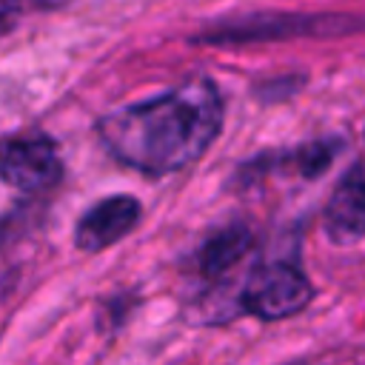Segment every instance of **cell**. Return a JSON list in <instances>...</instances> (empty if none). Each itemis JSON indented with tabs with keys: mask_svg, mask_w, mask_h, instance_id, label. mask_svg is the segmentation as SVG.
Segmentation results:
<instances>
[{
	"mask_svg": "<svg viewBox=\"0 0 365 365\" xmlns=\"http://www.w3.org/2000/svg\"><path fill=\"white\" fill-rule=\"evenodd\" d=\"M0 177L23 194H40L60 182L63 163L51 137H6L0 140Z\"/></svg>",
	"mask_w": 365,
	"mask_h": 365,
	"instance_id": "3957f363",
	"label": "cell"
},
{
	"mask_svg": "<svg viewBox=\"0 0 365 365\" xmlns=\"http://www.w3.org/2000/svg\"><path fill=\"white\" fill-rule=\"evenodd\" d=\"M325 228L328 237L339 245H351L362 240L365 231V180L362 165L351 163V168L342 174L339 185L334 188L328 208H325Z\"/></svg>",
	"mask_w": 365,
	"mask_h": 365,
	"instance_id": "8992f818",
	"label": "cell"
},
{
	"mask_svg": "<svg viewBox=\"0 0 365 365\" xmlns=\"http://www.w3.org/2000/svg\"><path fill=\"white\" fill-rule=\"evenodd\" d=\"M345 23L334 14H254L242 23L222 26L217 31L202 34L205 43H248V40H279V37H297V34H319L328 26L339 29Z\"/></svg>",
	"mask_w": 365,
	"mask_h": 365,
	"instance_id": "5b68a950",
	"label": "cell"
},
{
	"mask_svg": "<svg viewBox=\"0 0 365 365\" xmlns=\"http://www.w3.org/2000/svg\"><path fill=\"white\" fill-rule=\"evenodd\" d=\"M311 282L308 277L291 262H268L259 265L245 288H242V308L259 319H285L302 311L311 302Z\"/></svg>",
	"mask_w": 365,
	"mask_h": 365,
	"instance_id": "7a4b0ae2",
	"label": "cell"
},
{
	"mask_svg": "<svg viewBox=\"0 0 365 365\" xmlns=\"http://www.w3.org/2000/svg\"><path fill=\"white\" fill-rule=\"evenodd\" d=\"M220 128L222 97L208 77L114 108L97 123L106 148L145 174H171L191 165Z\"/></svg>",
	"mask_w": 365,
	"mask_h": 365,
	"instance_id": "6da1fadb",
	"label": "cell"
},
{
	"mask_svg": "<svg viewBox=\"0 0 365 365\" xmlns=\"http://www.w3.org/2000/svg\"><path fill=\"white\" fill-rule=\"evenodd\" d=\"M254 242V234L245 228V225H228V228H220L217 234H211L202 245H200V254H197V265L205 277H220L222 271L234 268L251 248Z\"/></svg>",
	"mask_w": 365,
	"mask_h": 365,
	"instance_id": "52a82bcc",
	"label": "cell"
},
{
	"mask_svg": "<svg viewBox=\"0 0 365 365\" xmlns=\"http://www.w3.org/2000/svg\"><path fill=\"white\" fill-rule=\"evenodd\" d=\"M140 214H143L140 200L128 194H111L94 202L91 208H86V214L77 220L74 242L86 254H100L103 248L120 242L137 225Z\"/></svg>",
	"mask_w": 365,
	"mask_h": 365,
	"instance_id": "277c9868",
	"label": "cell"
},
{
	"mask_svg": "<svg viewBox=\"0 0 365 365\" xmlns=\"http://www.w3.org/2000/svg\"><path fill=\"white\" fill-rule=\"evenodd\" d=\"M17 14H20V6H14V3H0V31L9 29Z\"/></svg>",
	"mask_w": 365,
	"mask_h": 365,
	"instance_id": "ba28073f",
	"label": "cell"
}]
</instances>
